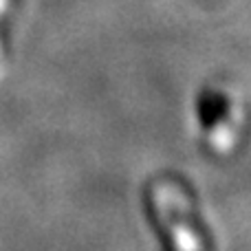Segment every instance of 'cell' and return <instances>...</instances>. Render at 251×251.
Wrapping results in <instances>:
<instances>
[{
    "mask_svg": "<svg viewBox=\"0 0 251 251\" xmlns=\"http://www.w3.org/2000/svg\"><path fill=\"white\" fill-rule=\"evenodd\" d=\"M7 9H9V0H0V22H2V18H4V13H7Z\"/></svg>",
    "mask_w": 251,
    "mask_h": 251,
    "instance_id": "1",
    "label": "cell"
}]
</instances>
